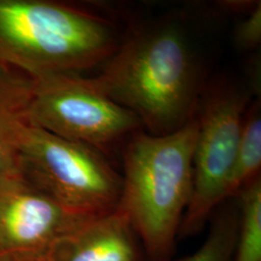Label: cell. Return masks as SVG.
<instances>
[{"mask_svg":"<svg viewBox=\"0 0 261 261\" xmlns=\"http://www.w3.org/2000/svg\"><path fill=\"white\" fill-rule=\"evenodd\" d=\"M93 79L112 101L133 112L149 134L183 127L198 110L199 75L180 28L161 25L134 33Z\"/></svg>","mask_w":261,"mask_h":261,"instance_id":"1","label":"cell"},{"mask_svg":"<svg viewBox=\"0 0 261 261\" xmlns=\"http://www.w3.org/2000/svg\"><path fill=\"white\" fill-rule=\"evenodd\" d=\"M197 130L196 114L167 135L138 130L124 150L118 208L128 216L148 261H171L192 195Z\"/></svg>","mask_w":261,"mask_h":261,"instance_id":"2","label":"cell"},{"mask_svg":"<svg viewBox=\"0 0 261 261\" xmlns=\"http://www.w3.org/2000/svg\"><path fill=\"white\" fill-rule=\"evenodd\" d=\"M118 46L111 21L90 10L51 0H0V67L30 80L102 65Z\"/></svg>","mask_w":261,"mask_h":261,"instance_id":"3","label":"cell"},{"mask_svg":"<svg viewBox=\"0 0 261 261\" xmlns=\"http://www.w3.org/2000/svg\"><path fill=\"white\" fill-rule=\"evenodd\" d=\"M18 163L34 186L76 213L101 217L120 203L121 175L89 145L29 125Z\"/></svg>","mask_w":261,"mask_h":261,"instance_id":"4","label":"cell"},{"mask_svg":"<svg viewBox=\"0 0 261 261\" xmlns=\"http://www.w3.org/2000/svg\"><path fill=\"white\" fill-rule=\"evenodd\" d=\"M31 81L29 123L56 136L103 153L141 126L133 112L109 98L92 77L51 74Z\"/></svg>","mask_w":261,"mask_h":261,"instance_id":"5","label":"cell"},{"mask_svg":"<svg viewBox=\"0 0 261 261\" xmlns=\"http://www.w3.org/2000/svg\"><path fill=\"white\" fill-rule=\"evenodd\" d=\"M248 103L246 94L235 89H216L208 94L199 112L193 164V189L179 228V236L198 233L224 192L234 165ZM198 111V110H197Z\"/></svg>","mask_w":261,"mask_h":261,"instance_id":"6","label":"cell"},{"mask_svg":"<svg viewBox=\"0 0 261 261\" xmlns=\"http://www.w3.org/2000/svg\"><path fill=\"white\" fill-rule=\"evenodd\" d=\"M95 218L74 212L40 191L19 163L0 183V251L25 249L43 256L55 243Z\"/></svg>","mask_w":261,"mask_h":261,"instance_id":"7","label":"cell"},{"mask_svg":"<svg viewBox=\"0 0 261 261\" xmlns=\"http://www.w3.org/2000/svg\"><path fill=\"white\" fill-rule=\"evenodd\" d=\"M41 261H148L128 216L117 207L55 243Z\"/></svg>","mask_w":261,"mask_h":261,"instance_id":"8","label":"cell"},{"mask_svg":"<svg viewBox=\"0 0 261 261\" xmlns=\"http://www.w3.org/2000/svg\"><path fill=\"white\" fill-rule=\"evenodd\" d=\"M31 94L30 79L0 67V183L18 164Z\"/></svg>","mask_w":261,"mask_h":261,"instance_id":"9","label":"cell"},{"mask_svg":"<svg viewBox=\"0 0 261 261\" xmlns=\"http://www.w3.org/2000/svg\"><path fill=\"white\" fill-rule=\"evenodd\" d=\"M261 166V118L258 107L252 108L244 119L242 135L233 167L224 192V200L237 194L254 178Z\"/></svg>","mask_w":261,"mask_h":261,"instance_id":"10","label":"cell"},{"mask_svg":"<svg viewBox=\"0 0 261 261\" xmlns=\"http://www.w3.org/2000/svg\"><path fill=\"white\" fill-rule=\"evenodd\" d=\"M238 231L233 261H261V180L254 178L237 194Z\"/></svg>","mask_w":261,"mask_h":261,"instance_id":"11","label":"cell"},{"mask_svg":"<svg viewBox=\"0 0 261 261\" xmlns=\"http://www.w3.org/2000/svg\"><path fill=\"white\" fill-rule=\"evenodd\" d=\"M237 231L238 210L224 209L216 216L209 234L200 248L177 261H233Z\"/></svg>","mask_w":261,"mask_h":261,"instance_id":"12","label":"cell"},{"mask_svg":"<svg viewBox=\"0 0 261 261\" xmlns=\"http://www.w3.org/2000/svg\"><path fill=\"white\" fill-rule=\"evenodd\" d=\"M235 44L242 49L255 48L261 41V4L250 12L247 19L238 24L234 33Z\"/></svg>","mask_w":261,"mask_h":261,"instance_id":"13","label":"cell"}]
</instances>
